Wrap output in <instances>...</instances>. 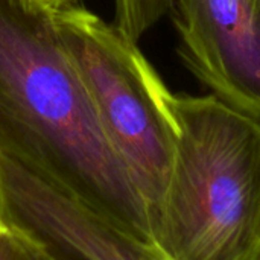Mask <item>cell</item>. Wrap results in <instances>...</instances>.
<instances>
[{
    "label": "cell",
    "mask_w": 260,
    "mask_h": 260,
    "mask_svg": "<svg viewBox=\"0 0 260 260\" xmlns=\"http://www.w3.org/2000/svg\"><path fill=\"white\" fill-rule=\"evenodd\" d=\"M0 152L152 245L148 209L110 146L53 11L0 0Z\"/></svg>",
    "instance_id": "1"
},
{
    "label": "cell",
    "mask_w": 260,
    "mask_h": 260,
    "mask_svg": "<svg viewBox=\"0 0 260 260\" xmlns=\"http://www.w3.org/2000/svg\"><path fill=\"white\" fill-rule=\"evenodd\" d=\"M175 152L151 219L163 260H260V122L215 96L171 93Z\"/></svg>",
    "instance_id": "2"
},
{
    "label": "cell",
    "mask_w": 260,
    "mask_h": 260,
    "mask_svg": "<svg viewBox=\"0 0 260 260\" xmlns=\"http://www.w3.org/2000/svg\"><path fill=\"white\" fill-rule=\"evenodd\" d=\"M53 18L101 128L151 221L163 200L175 152L172 91L137 43L116 24L73 5L55 9Z\"/></svg>",
    "instance_id": "3"
},
{
    "label": "cell",
    "mask_w": 260,
    "mask_h": 260,
    "mask_svg": "<svg viewBox=\"0 0 260 260\" xmlns=\"http://www.w3.org/2000/svg\"><path fill=\"white\" fill-rule=\"evenodd\" d=\"M178 55L210 94L260 122V0H175Z\"/></svg>",
    "instance_id": "4"
},
{
    "label": "cell",
    "mask_w": 260,
    "mask_h": 260,
    "mask_svg": "<svg viewBox=\"0 0 260 260\" xmlns=\"http://www.w3.org/2000/svg\"><path fill=\"white\" fill-rule=\"evenodd\" d=\"M26 235L47 260H163L151 244L62 190L37 203Z\"/></svg>",
    "instance_id": "5"
},
{
    "label": "cell",
    "mask_w": 260,
    "mask_h": 260,
    "mask_svg": "<svg viewBox=\"0 0 260 260\" xmlns=\"http://www.w3.org/2000/svg\"><path fill=\"white\" fill-rule=\"evenodd\" d=\"M0 260H46L20 232L0 218Z\"/></svg>",
    "instance_id": "6"
},
{
    "label": "cell",
    "mask_w": 260,
    "mask_h": 260,
    "mask_svg": "<svg viewBox=\"0 0 260 260\" xmlns=\"http://www.w3.org/2000/svg\"><path fill=\"white\" fill-rule=\"evenodd\" d=\"M32 2L55 11V9H61V8H66V6H72L75 0H32Z\"/></svg>",
    "instance_id": "7"
},
{
    "label": "cell",
    "mask_w": 260,
    "mask_h": 260,
    "mask_svg": "<svg viewBox=\"0 0 260 260\" xmlns=\"http://www.w3.org/2000/svg\"><path fill=\"white\" fill-rule=\"evenodd\" d=\"M43 257H44V256H43ZM44 259H46V257H44ZM46 260H47V259H46Z\"/></svg>",
    "instance_id": "8"
}]
</instances>
